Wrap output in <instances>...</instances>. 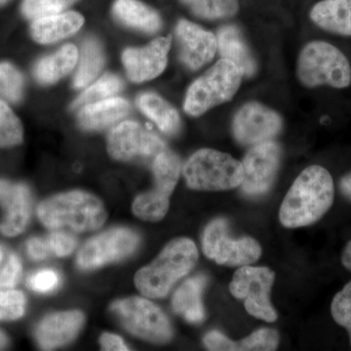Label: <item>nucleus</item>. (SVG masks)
<instances>
[{"instance_id": "obj_34", "label": "nucleus", "mask_w": 351, "mask_h": 351, "mask_svg": "<svg viewBox=\"0 0 351 351\" xmlns=\"http://www.w3.org/2000/svg\"><path fill=\"white\" fill-rule=\"evenodd\" d=\"M331 314L335 322L348 331L351 346V281L335 295Z\"/></svg>"}, {"instance_id": "obj_30", "label": "nucleus", "mask_w": 351, "mask_h": 351, "mask_svg": "<svg viewBox=\"0 0 351 351\" xmlns=\"http://www.w3.org/2000/svg\"><path fill=\"white\" fill-rule=\"evenodd\" d=\"M22 123L10 107L0 100V147H11L23 142Z\"/></svg>"}, {"instance_id": "obj_40", "label": "nucleus", "mask_w": 351, "mask_h": 351, "mask_svg": "<svg viewBox=\"0 0 351 351\" xmlns=\"http://www.w3.org/2000/svg\"><path fill=\"white\" fill-rule=\"evenodd\" d=\"M27 253L32 260L41 261L49 257L51 251L47 239H32L27 242Z\"/></svg>"}, {"instance_id": "obj_31", "label": "nucleus", "mask_w": 351, "mask_h": 351, "mask_svg": "<svg viewBox=\"0 0 351 351\" xmlns=\"http://www.w3.org/2000/svg\"><path fill=\"white\" fill-rule=\"evenodd\" d=\"M278 345V332L271 328H263L252 332L239 343L232 341V351L276 350Z\"/></svg>"}, {"instance_id": "obj_35", "label": "nucleus", "mask_w": 351, "mask_h": 351, "mask_svg": "<svg viewBox=\"0 0 351 351\" xmlns=\"http://www.w3.org/2000/svg\"><path fill=\"white\" fill-rule=\"evenodd\" d=\"M25 297L20 291H0V320H16L25 309Z\"/></svg>"}, {"instance_id": "obj_37", "label": "nucleus", "mask_w": 351, "mask_h": 351, "mask_svg": "<svg viewBox=\"0 0 351 351\" xmlns=\"http://www.w3.org/2000/svg\"><path fill=\"white\" fill-rule=\"evenodd\" d=\"M51 251L58 257H66L73 253L76 247L75 237L66 232H53L47 237Z\"/></svg>"}, {"instance_id": "obj_18", "label": "nucleus", "mask_w": 351, "mask_h": 351, "mask_svg": "<svg viewBox=\"0 0 351 351\" xmlns=\"http://www.w3.org/2000/svg\"><path fill=\"white\" fill-rule=\"evenodd\" d=\"M84 323L80 311H64L44 318L36 329V339L43 350H53L75 338Z\"/></svg>"}, {"instance_id": "obj_3", "label": "nucleus", "mask_w": 351, "mask_h": 351, "mask_svg": "<svg viewBox=\"0 0 351 351\" xmlns=\"http://www.w3.org/2000/svg\"><path fill=\"white\" fill-rule=\"evenodd\" d=\"M38 218L51 230L71 228L76 232L98 230L107 219V212L96 196L83 191H71L43 201Z\"/></svg>"}, {"instance_id": "obj_8", "label": "nucleus", "mask_w": 351, "mask_h": 351, "mask_svg": "<svg viewBox=\"0 0 351 351\" xmlns=\"http://www.w3.org/2000/svg\"><path fill=\"white\" fill-rule=\"evenodd\" d=\"M152 169L154 189L137 196L132 210L138 218L144 221H159L169 209L170 195L181 173V160L177 154L166 149L152 161Z\"/></svg>"}, {"instance_id": "obj_41", "label": "nucleus", "mask_w": 351, "mask_h": 351, "mask_svg": "<svg viewBox=\"0 0 351 351\" xmlns=\"http://www.w3.org/2000/svg\"><path fill=\"white\" fill-rule=\"evenodd\" d=\"M101 346L105 350H128L123 339L117 335L105 332L101 337Z\"/></svg>"}, {"instance_id": "obj_6", "label": "nucleus", "mask_w": 351, "mask_h": 351, "mask_svg": "<svg viewBox=\"0 0 351 351\" xmlns=\"http://www.w3.org/2000/svg\"><path fill=\"white\" fill-rule=\"evenodd\" d=\"M298 76L307 87L328 84L341 89L351 84V66L338 48L324 41H314L307 44L300 55Z\"/></svg>"}, {"instance_id": "obj_10", "label": "nucleus", "mask_w": 351, "mask_h": 351, "mask_svg": "<svg viewBox=\"0 0 351 351\" xmlns=\"http://www.w3.org/2000/svg\"><path fill=\"white\" fill-rule=\"evenodd\" d=\"M274 278L276 274L269 267L244 265L233 274L230 291L233 297L244 302L250 315L265 322H276L278 316L269 298Z\"/></svg>"}, {"instance_id": "obj_13", "label": "nucleus", "mask_w": 351, "mask_h": 351, "mask_svg": "<svg viewBox=\"0 0 351 351\" xmlns=\"http://www.w3.org/2000/svg\"><path fill=\"white\" fill-rule=\"evenodd\" d=\"M281 149L278 144L269 141L254 145L245 156L244 179L241 191L247 196L265 195L271 189L280 165Z\"/></svg>"}, {"instance_id": "obj_15", "label": "nucleus", "mask_w": 351, "mask_h": 351, "mask_svg": "<svg viewBox=\"0 0 351 351\" xmlns=\"http://www.w3.org/2000/svg\"><path fill=\"white\" fill-rule=\"evenodd\" d=\"M170 43V38H159L145 47L124 51L122 61L129 80L140 83L160 75L167 66Z\"/></svg>"}, {"instance_id": "obj_42", "label": "nucleus", "mask_w": 351, "mask_h": 351, "mask_svg": "<svg viewBox=\"0 0 351 351\" xmlns=\"http://www.w3.org/2000/svg\"><path fill=\"white\" fill-rule=\"evenodd\" d=\"M339 188L343 197L351 202V172L341 178Z\"/></svg>"}, {"instance_id": "obj_14", "label": "nucleus", "mask_w": 351, "mask_h": 351, "mask_svg": "<svg viewBox=\"0 0 351 351\" xmlns=\"http://www.w3.org/2000/svg\"><path fill=\"white\" fill-rule=\"evenodd\" d=\"M281 127L282 120L276 112L261 104L249 103L235 115L232 131L240 144L254 147L271 141Z\"/></svg>"}, {"instance_id": "obj_4", "label": "nucleus", "mask_w": 351, "mask_h": 351, "mask_svg": "<svg viewBox=\"0 0 351 351\" xmlns=\"http://www.w3.org/2000/svg\"><path fill=\"white\" fill-rule=\"evenodd\" d=\"M184 180L196 191H228L240 186L244 179L242 163L225 152L203 149L184 164Z\"/></svg>"}, {"instance_id": "obj_39", "label": "nucleus", "mask_w": 351, "mask_h": 351, "mask_svg": "<svg viewBox=\"0 0 351 351\" xmlns=\"http://www.w3.org/2000/svg\"><path fill=\"white\" fill-rule=\"evenodd\" d=\"M203 343L209 350L232 351V339H228L221 332H208L203 339Z\"/></svg>"}, {"instance_id": "obj_38", "label": "nucleus", "mask_w": 351, "mask_h": 351, "mask_svg": "<svg viewBox=\"0 0 351 351\" xmlns=\"http://www.w3.org/2000/svg\"><path fill=\"white\" fill-rule=\"evenodd\" d=\"M22 276V263L16 255H11L0 271V289H12Z\"/></svg>"}, {"instance_id": "obj_22", "label": "nucleus", "mask_w": 351, "mask_h": 351, "mask_svg": "<svg viewBox=\"0 0 351 351\" xmlns=\"http://www.w3.org/2000/svg\"><path fill=\"white\" fill-rule=\"evenodd\" d=\"M311 20L324 31L351 36V0H323L313 7Z\"/></svg>"}, {"instance_id": "obj_19", "label": "nucleus", "mask_w": 351, "mask_h": 351, "mask_svg": "<svg viewBox=\"0 0 351 351\" xmlns=\"http://www.w3.org/2000/svg\"><path fill=\"white\" fill-rule=\"evenodd\" d=\"M129 112L130 105L128 101L112 97L80 108L77 120L80 125L85 130H103L123 119L129 114Z\"/></svg>"}, {"instance_id": "obj_44", "label": "nucleus", "mask_w": 351, "mask_h": 351, "mask_svg": "<svg viewBox=\"0 0 351 351\" xmlns=\"http://www.w3.org/2000/svg\"><path fill=\"white\" fill-rule=\"evenodd\" d=\"M7 346V338L5 335L3 334L1 331H0V350L5 348Z\"/></svg>"}, {"instance_id": "obj_2", "label": "nucleus", "mask_w": 351, "mask_h": 351, "mask_svg": "<svg viewBox=\"0 0 351 351\" xmlns=\"http://www.w3.org/2000/svg\"><path fill=\"white\" fill-rule=\"evenodd\" d=\"M198 260V251L193 240L177 239L147 267L138 270L135 285L145 297L161 299L166 297L177 281L193 269Z\"/></svg>"}, {"instance_id": "obj_36", "label": "nucleus", "mask_w": 351, "mask_h": 351, "mask_svg": "<svg viewBox=\"0 0 351 351\" xmlns=\"http://www.w3.org/2000/svg\"><path fill=\"white\" fill-rule=\"evenodd\" d=\"M60 276L55 270L43 269L32 274L27 280V285L32 290L39 293L54 291L59 286Z\"/></svg>"}, {"instance_id": "obj_23", "label": "nucleus", "mask_w": 351, "mask_h": 351, "mask_svg": "<svg viewBox=\"0 0 351 351\" xmlns=\"http://www.w3.org/2000/svg\"><path fill=\"white\" fill-rule=\"evenodd\" d=\"M206 284L207 278L204 276H197L184 281L173 297L172 306L175 313L189 323L202 322L205 318L202 294Z\"/></svg>"}, {"instance_id": "obj_28", "label": "nucleus", "mask_w": 351, "mask_h": 351, "mask_svg": "<svg viewBox=\"0 0 351 351\" xmlns=\"http://www.w3.org/2000/svg\"><path fill=\"white\" fill-rule=\"evenodd\" d=\"M191 12L203 19L232 17L239 11V0H181Z\"/></svg>"}, {"instance_id": "obj_7", "label": "nucleus", "mask_w": 351, "mask_h": 351, "mask_svg": "<svg viewBox=\"0 0 351 351\" xmlns=\"http://www.w3.org/2000/svg\"><path fill=\"white\" fill-rule=\"evenodd\" d=\"M110 311L122 326L134 336L149 343L163 345L173 337L170 321L154 302L140 297H131L113 302Z\"/></svg>"}, {"instance_id": "obj_12", "label": "nucleus", "mask_w": 351, "mask_h": 351, "mask_svg": "<svg viewBox=\"0 0 351 351\" xmlns=\"http://www.w3.org/2000/svg\"><path fill=\"white\" fill-rule=\"evenodd\" d=\"M140 237L129 228H113L89 240L77 256L82 269H94L121 260L137 249Z\"/></svg>"}, {"instance_id": "obj_9", "label": "nucleus", "mask_w": 351, "mask_h": 351, "mask_svg": "<svg viewBox=\"0 0 351 351\" xmlns=\"http://www.w3.org/2000/svg\"><path fill=\"white\" fill-rule=\"evenodd\" d=\"M205 256L219 265L244 267L257 262L262 256V247L252 237L233 239L225 219H216L205 228L202 237Z\"/></svg>"}, {"instance_id": "obj_43", "label": "nucleus", "mask_w": 351, "mask_h": 351, "mask_svg": "<svg viewBox=\"0 0 351 351\" xmlns=\"http://www.w3.org/2000/svg\"><path fill=\"white\" fill-rule=\"evenodd\" d=\"M341 263L346 269L351 271V240L346 245L343 254H341Z\"/></svg>"}, {"instance_id": "obj_21", "label": "nucleus", "mask_w": 351, "mask_h": 351, "mask_svg": "<svg viewBox=\"0 0 351 351\" xmlns=\"http://www.w3.org/2000/svg\"><path fill=\"white\" fill-rule=\"evenodd\" d=\"M218 49L223 59L237 64L243 75L251 76L257 71V63L252 55L239 27L226 25L217 34Z\"/></svg>"}, {"instance_id": "obj_24", "label": "nucleus", "mask_w": 351, "mask_h": 351, "mask_svg": "<svg viewBox=\"0 0 351 351\" xmlns=\"http://www.w3.org/2000/svg\"><path fill=\"white\" fill-rule=\"evenodd\" d=\"M112 13L121 24L147 34L158 32L162 25L159 14L138 0H117Z\"/></svg>"}, {"instance_id": "obj_20", "label": "nucleus", "mask_w": 351, "mask_h": 351, "mask_svg": "<svg viewBox=\"0 0 351 351\" xmlns=\"http://www.w3.org/2000/svg\"><path fill=\"white\" fill-rule=\"evenodd\" d=\"M83 24L82 14L73 11L46 16L32 21V36L38 43H54L73 36Z\"/></svg>"}, {"instance_id": "obj_16", "label": "nucleus", "mask_w": 351, "mask_h": 351, "mask_svg": "<svg viewBox=\"0 0 351 351\" xmlns=\"http://www.w3.org/2000/svg\"><path fill=\"white\" fill-rule=\"evenodd\" d=\"M176 38L179 44L180 57L191 69H199L211 62L218 49L216 36L189 21L178 23Z\"/></svg>"}, {"instance_id": "obj_33", "label": "nucleus", "mask_w": 351, "mask_h": 351, "mask_svg": "<svg viewBox=\"0 0 351 351\" xmlns=\"http://www.w3.org/2000/svg\"><path fill=\"white\" fill-rule=\"evenodd\" d=\"M78 0H24L22 12L29 20L63 12Z\"/></svg>"}, {"instance_id": "obj_46", "label": "nucleus", "mask_w": 351, "mask_h": 351, "mask_svg": "<svg viewBox=\"0 0 351 351\" xmlns=\"http://www.w3.org/2000/svg\"><path fill=\"white\" fill-rule=\"evenodd\" d=\"M2 258H3V249L0 246V263H1Z\"/></svg>"}, {"instance_id": "obj_1", "label": "nucleus", "mask_w": 351, "mask_h": 351, "mask_svg": "<svg viewBox=\"0 0 351 351\" xmlns=\"http://www.w3.org/2000/svg\"><path fill=\"white\" fill-rule=\"evenodd\" d=\"M334 199L331 174L322 166H309L289 189L281 204L279 219L287 228L313 225L331 209Z\"/></svg>"}, {"instance_id": "obj_27", "label": "nucleus", "mask_w": 351, "mask_h": 351, "mask_svg": "<svg viewBox=\"0 0 351 351\" xmlns=\"http://www.w3.org/2000/svg\"><path fill=\"white\" fill-rule=\"evenodd\" d=\"M105 56L101 44L94 38H88L83 43L80 51V66L73 80L75 88L87 86L103 69Z\"/></svg>"}, {"instance_id": "obj_11", "label": "nucleus", "mask_w": 351, "mask_h": 351, "mask_svg": "<svg viewBox=\"0 0 351 351\" xmlns=\"http://www.w3.org/2000/svg\"><path fill=\"white\" fill-rule=\"evenodd\" d=\"M167 149L162 140L135 121H123L108 134V151L120 161L149 163Z\"/></svg>"}, {"instance_id": "obj_26", "label": "nucleus", "mask_w": 351, "mask_h": 351, "mask_svg": "<svg viewBox=\"0 0 351 351\" xmlns=\"http://www.w3.org/2000/svg\"><path fill=\"white\" fill-rule=\"evenodd\" d=\"M137 106L163 133L167 135H176L179 132L181 121L177 110L158 95L154 93L141 95L137 100Z\"/></svg>"}, {"instance_id": "obj_29", "label": "nucleus", "mask_w": 351, "mask_h": 351, "mask_svg": "<svg viewBox=\"0 0 351 351\" xmlns=\"http://www.w3.org/2000/svg\"><path fill=\"white\" fill-rule=\"evenodd\" d=\"M122 89V82L119 76L113 75H104L101 80L95 82L92 86L85 90L80 98L76 99L73 104V110L82 108L90 104L97 103L112 98L113 95L119 93Z\"/></svg>"}, {"instance_id": "obj_45", "label": "nucleus", "mask_w": 351, "mask_h": 351, "mask_svg": "<svg viewBox=\"0 0 351 351\" xmlns=\"http://www.w3.org/2000/svg\"><path fill=\"white\" fill-rule=\"evenodd\" d=\"M10 1L11 0H0V6L5 5V4Z\"/></svg>"}, {"instance_id": "obj_25", "label": "nucleus", "mask_w": 351, "mask_h": 351, "mask_svg": "<svg viewBox=\"0 0 351 351\" xmlns=\"http://www.w3.org/2000/svg\"><path fill=\"white\" fill-rule=\"evenodd\" d=\"M77 48L66 44L57 52L43 58L34 66V76L41 84H53L69 75L77 63Z\"/></svg>"}, {"instance_id": "obj_5", "label": "nucleus", "mask_w": 351, "mask_h": 351, "mask_svg": "<svg viewBox=\"0 0 351 351\" xmlns=\"http://www.w3.org/2000/svg\"><path fill=\"white\" fill-rule=\"evenodd\" d=\"M242 75L237 64L221 58L189 88L184 112L199 117L210 108L232 100L241 84Z\"/></svg>"}, {"instance_id": "obj_17", "label": "nucleus", "mask_w": 351, "mask_h": 351, "mask_svg": "<svg viewBox=\"0 0 351 351\" xmlns=\"http://www.w3.org/2000/svg\"><path fill=\"white\" fill-rule=\"evenodd\" d=\"M0 207L5 211L0 232L8 237H17L24 232L31 217L29 189L23 184L0 180Z\"/></svg>"}, {"instance_id": "obj_32", "label": "nucleus", "mask_w": 351, "mask_h": 351, "mask_svg": "<svg viewBox=\"0 0 351 351\" xmlns=\"http://www.w3.org/2000/svg\"><path fill=\"white\" fill-rule=\"evenodd\" d=\"M24 92V78L9 63H0V96L12 103L21 101Z\"/></svg>"}]
</instances>
